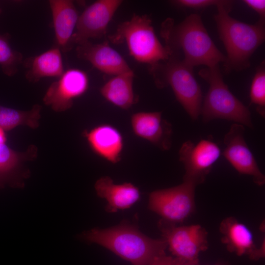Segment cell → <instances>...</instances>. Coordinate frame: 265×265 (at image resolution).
I'll return each instance as SVG.
<instances>
[{"label":"cell","mask_w":265,"mask_h":265,"mask_svg":"<svg viewBox=\"0 0 265 265\" xmlns=\"http://www.w3.org/2000/svg\"><path fill=\"white\" fill-rule=\"evenodd\" d=\"M160 34L172 54L183 55V62L193 68L205 65L213 67L224 62L226 56L216 47L209 35L201 16L192 14L176 24L166 19L161 26Z\"/></svg>","instance_id":"cell-1"},{"label":"cell","mask_w":265,"mask_h":265,"mask_svg":"<svg viewBox=\"0 0 265 265\" xmlns=\"http://www.w3.org/2000/svg\"><path fill=\"white\" fill-rule=\"evenodd\" d=\"M233 1L218 6L214 16L219 38L225 48V72L240 71L250 66L253 53L265 38V22L250 25L229 15Z\"/></svg>","instance_id":"cell-2"},{"label":"cell","mask_w":265,"mask_h":265,"mask_svg":"<svg viewBox=\"0 0 265 265\" xmlns=\"http://www.w3.org/2000/svg\"><path fill=\"white\" fill-rule=\"evenodd\" d=\"M85 240L99 244L133 265H149L165 254V240L153 239L132 225L123 223L108 228L93 229L83 233Z\"/></svg>","instance_id":"cell-3"},{"label":"cell","mask_w":265,"mask_h":265,"mask_svg":"<svg viewBox=\"0 0 265 265\" xmlns=\"http://www.w3.org/2000/svg\"><path fill=\"white\" fill-rule=\"evenodd\" d=\"M109 39L114 44L125 42L130 55L136 61L149 65L151 68L167 60L172 54L160 42L147 15L133 14L130 20L118 26Z\"/></svg>","instance_id":"cell-4"},{"label":"cell","mask_w":265,"mask_h":265,"mask_svg":"<svg viewBox=\"0 0 265 265\" xmlns=\"http://www.w3.org/2000/svg\"><path fill=\"white\" fill-rule=\"evenodd\" d=\"M198 74L209 84L201 109L204 122L221 119L253 128L250 110L230 91L218 65L202 69Z\"/></svg>","instance_id":"cell-5"},{"label":"cell","mask_w":265,"mask_h":265,"mask_svg":"<svg viewBox=\"0 0 265 265\" xmlns=\"http://www.w3.org/2000/svg\"><path fill=\"white\" fill-rule=\"evenodd\" d=\"M164 62L151 68L157 85L160 87L170 86L177 101L191 119L196 120L201 113L203 97L193 68L174 54Z\"/></svg>","instance_id":"cell-6"},{"label":"cell","mask_w":265,"mask_h":265,"mask_svg":"<svg viewBox=\"0 0 265 265\" xmlns=\"http://www.w3.org/2000/svg\"><path fill=\"white\" fill-rule=\"evenodd\" d=\"M197 186L183 181L178 186L152 192L148 207L167 223L181 222L195 210V190Z\"/></svg>","instance_id":"cell-7"},{"label":"cell","mask_w":265,"mask_h":265,"mask_svg":"<svg viewBox=\"0 0 265 265\" xmlns=\"http://www.w3.org/2000/svg\"><path fill=\"white\" fill-rule=\"evenodd\" d=\"M165 222L160 226L163 238L175 258L183 261L198 260L200 253L207 249L208 234L201 225L176 226Z\"/></svg>","instance_id":"cell-8"},{"label":"cell","mask_w":265,"mask_h":265,"mask_svg":"<svg viewBox=\"0 0 265 265\" xmlns=\"http://www.w3.org/2000/svg\"><path fill=\"white\" fill-rule=\"evenodd\" d=\"M179 154V159L185 170L184 181L197 186L204 182L213 164L220 157L221 152L213 141L202 139L196 144L191 140L185 141Z\"/></svg>","instance_id":"cell-9"},{"label":"cell","mask_w":265,"mask_h":265,"mask_svg":"<svg viewBox=\"0 0 265 265\" xmlns=\"http://www.w3.org/2000/svg\"><path fill=\"white\" fill-rule=\"evenodd\" d=\"M243 125L233 123L224 137V149L221 155L240 174L250 176L259 186L265 183V176L244 138Z\"/></svg>","instance_id":"cell-10"},{"label":"cell","mask_w":265,"mask_h":265,"mask_svg":"<svg viewBox=\"0 0 265 265\" xmlns=\"http://www.w3.org/2000/svg\"><path fill=\"white\" fill-rule=\"evenodd\" d=\"M121 0H98L79 15L72 42L78 45L90 39L102 38L115 13L122 3Z\"/></svg>","instance_id":"cell-11"},{"label":"cell","mask_w":265,"mask_h":265,"mask_svg":"<svg viewBox=\"0 0 265 265\" xmlns=\"http://www.w3.org/2000/svg\"><path fill=\"white\" fill-rule=\"evenodd\" d=\"M88 87L87 74L79 69L70 68L50 85L43 101L54 111L63 112L70 109L74 100L83 95Z\"/></svg>","instance_id":"cell-12"},{"label":"cell","mask_w":265,"mask_h":265,"mask_svg":"<svg viewBox=\"0 0 265 265\" xmlns=\"http://www.w3.org/2000/svg\"><path fill=\"white\" fill-rule=\"evenodd\" d=\"M131 125L134 134L150 142L163 151L170 149L172 145L171 124L162 118V113L138 112L132 115Z\"/></svg>","instance_id":"cell-13"},{"label":"cell","mask_w":265,"mask_h":265,"mask_svg":"<svg viewBox=\"0 0 265 265\" xmlns=\"http://www.w3.org/2000/svg\"><path fill=\"white\" fill-rule=\"evenodd\" d=\"M76 52L79 58L105 74L116 76L132 71L123 56L106 42L93 44L86 41L79 45Z\"/></svg>","instance_id":"cell-14"},{"label":"cell","mask_w":265,"mask_h":265,"mask_svg":"<svg viewBox=\"0 0 265 265\" xmlns=\"http://www.w3.org/2000/svg\"><path fill=\"white\" fill-rule=\"evenodd\" d=\"M83 136L92 151L106 161L115 164L121 159L124 148V138L115 127L107 124L98 125Z\"/></svg>","instance_id":"cell-15"},{"label":"cell","mask_w":265,"mask_h":265,"mask_svg":"<svg viewBox=\"0 0 265 265\" xmlns=\"http://www.w3.org/2000/svg\"><path fill=\"white\" fill-rule=\"evenodd\" d=\"M53 23L57 46L63 52L70 50L79 15L72 0H50Z\"/></svg>","instance_id":"cell-16"},{"label":"cell","mask_w":265,"mask_h":265,"mask_svg":"<svg viewBox=\"0 0 265 265\" xmlns=\"http://www.w3.org/2000/svg\"><path fill=\"white\" fill-rule=\"evenodd\" d=\"M95 188L97 195L107 201L106 210L109 212L129 208L140 198L139 190L133 184H115L108 176L98 179Z\"/></svg>","instance_id":"cell-17"},{"label":"cell","mask_w":265,"mask_h":265,"mask_svg":"<svg viewBox=\"0 0 265 265\" xmlns=\"http://www.w3.org/2000/svg\"><path fill=\"white\" fill-rule=\"evenodd\" d=\"M26 78L36 82L44 78H59L64 72L61 51L55 46L25 61Z\"/></svg>","instance_id":"cell-18"},{"label":"cell","mask_w":265,"mask_h":265,"mask_svg":"<svg viewBox=\"0 0 265 265\" xmlns=\"http://www.w3.org/2000/svg\"><path fill=\"white\" fill-rule=\"evenodd\" d=\"M219 230L222 241L227 250L238 256H249L256 249L251 231L245 224L233 217L224 219L220 223Z\"/></svg>","instance_id":"cell-19"},{"label":"cell","mask_w":265,"mask_h":265,"mask_svg":"<svg viewBox=\"0 0 265 265\" xmlns=\"http://www.w3.org/2000/svg\"><path fill=\"white\" fill-rule=\"evenodd\" d=\"M133 71L116 76L100 88V93L107 101L123 109H129L135 103L133 89Z\"/></svg>","instance_id":"cell-20"},{"label":"cell","mask_w":265,"mask_h":265,"mask_svg":"<svg viewBox=\"0 0 265 265\" xmlns=\"http://www.w3.org/2000/svg\"><path fill=\"white\" fill-rule=\"evenodd\" d=\"M36 154L32 146L25 152L15 151L5 144L0 145V186L15 175L25 161L32 159Z\"/></svg>","instance_id":"cell-21"},{"label":"cell","mask_w":265,"mask_h":265,"mask_svg":"<svg viewBox=\"0 0 265 265\" xmlns=\"http://www.w3.org/2000/svg\"><path fill=\"white\" fill-rule=\"evenodd\" d=\"M42 106L35 105L28 111H22L0 105V128L9 131L20 125L27 126L32 129L39 126Z\"/></svg>","instance_id":"cell-22"},{"label":"cell","mask_w":265,"mask_h":265,"mask_svg":"<svg viewBox=\"0 0 265 265\" xmlns=\"http://www.w3.org/2000/svg\"><path fill=\"white\" fill-rule=\"evenodd\" d=\"M9 39L8 34L0 33V66L5 75L12 77L18 72L23 56L12 48Z\"/></svg>","instance_id":"cell-23"},{"label":"cell","mask_w":265,"mask_h":265,"mask_svg":"<svg viewBox=\"0 0 265 265\" xmlns=\"http://www.w3.org/2000/svg\"><path fill=\"white\" fill-rule=\"evenodd\" d=\"M251 104L254 105L257 112L263 117L265 116V67L263 61L257 68L253 78L250 89Z\"/></svg>","instance_id":"cell-24"},{"label":"cell","mask_w":265,"mask_h":265,"mask_svg":"<svg viewBox=\"0 0 265 265\" xmlns=\"http://www.w3.org/2000/svg\"><path fill=\"white\" fill-rule=\"evenodd\" d=\"M230 1L223 0H176L172 1V3L181 7L199 9L212 5L217 7Z\"/></svg>","instance_id":"cell-25"},{"label":"cell","mask_w":265,"mask_h":265,"mask_svg":"<svg viewBox=\"0 0 265 265\" xmlns=\"http://www.w3.org/2000/svg\"><path fill=\"white\" fill-rule=\"evenodd\" d=\"M243 2L248 7L253 9L260 16L259 21L265 22V0H244Z\"/></svg>","instance_id":"cell-26"},{"label":"cell","mask_w":265,"mask_h":265,"mask_svg":"<svg viewBox=\"0 0 265 265\" xmlns=\"http://www.w3.org/2000/svg\"><path fill=\"white\" fill-rule=\"evenodd\" d=\"M177 261V258L164 254L155 259L149 265H175Z\"/></svg>","instance_id":"cell-27"},{"label":"cell","mask_w":265,"mask_h":265,"mask_svg":"<svg viewBox=\"0 0 265 265\" xmlns=\"http://www.w3.org/2000/svg\"><path fill=\"white\" fill-rule=\"evenodd\" d=\"M263 242L261 246L259 248L256 249L250 254L249 257L252 260H258L260 258L265 257V242Z\"/></svg>","instance_id":"cell-28"},{"label":"cell","mask_w":265,"mask_h":265,"mask_svg":"<svg viewBox=\"0 0 265 265\" xmlns=\"http://www.w3.org/2000/svg\"><path fill=\"white\" fill-rule=\"evenodd\" d=\"M175 265H200L199 260L191 261H183L178 259Z\"/></svg>","instance_id":"cell-29"},{"label":"cell","mask_w":265,"mask_h":265,"mask_svg":"<svg viewBox=\"0 0 265 265\" xmlns=\"http://www.w3.org/2000/svg\"><path fill=\"white\" fill-rule=\"evenodd\" d=\"M6 141L4 130L0 128V145L5 144Z\"/></svg>","instance_id":"cell-30"},{"label":"cell","mask_w":265,"mask_h":265,"mask_svg":"<svg viewBox=\"0 0 265 265\" xmlns=\"http://www.w3.org/2000/svg\"><path fill=\"white\" fill-rule=\"evenodd\" d=\"M224 265L217 264H215V265Z\"/></svg>","instance_id":"cell-31"},{"label":"cell","mask_w":265,"mask_h":265,"mask_svg":"<svg viewBox=\"0 0 265 265\" xmlns=\"http://www.w3.org/2000/svg\"><path fill=\"white\" fill-rule=\"evenodd\" d=\"M1 9H0V14L1 13Z\"/></svg>","instance_id":"cell-32"}]
</instances>
